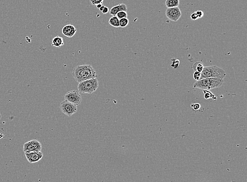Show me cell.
<instances>
[{"label": "cell", "instance_id": "1", "mask_svg": "<svg viewBox=\"0 0 247 182\" xmlns=\"http://www.w3.org/2000/svg\"><path fill=\"white\" fill-rule=\"evenodd\" d=\"M72 76L75 81L79 83L97 77L95 69L89 64L75 66L72 70Z\"/></svg>", "mask_w": 247, "mask_h": 182}, {"label": "cell", "instance_id": "2", "mask_svg": "<svg viewBox=\"0 0 247 182\" xmlns=\"http://www.w3.org/2000/svg\"><path fill=\"white\" fill-rule=\"evenodd\" d=\"M224 83V79L216 78H207L196 81L193 88L203 90H210L220 87Z\"/></svg>", "mask_w": 247, "mask_h": 182}, {"label": "cell", "instance_id": "3", "mask_svg": "<svg viewBox=\"0 0 247 182\" xmlns=\"http://www.w3.org/2000/svg\"><path fill=\"white\" fill-rule=\"evenodd\" d=\"M200 79L207 78H216L224 79L226 75L225 71L216 65L204 67L201 73Z\"/></svg>", "mask_w": 247, "mask_h": 182}, {"label": "cell", "instance_id": "4", "mask_svg": "<svg viewBox=\"0 0 247 182\" xmlns=\"http://www.w3.org/2000/svg\"><path fill=\"white\" fill-rule=\"evenodd\" d=\"M98 87V81L95 78L79 83L78 90L82 94H92L97 90Z\"/></svg>", "mask_w": 247, "mask_h": 182}, {"label": "cell", "instance_id": "5", "mask_svg": "<svg viewBox=\"0 0 247 182\" xmlns=\"http://www.w3.org/2000/svg\"><path fill=\"white\" fill-rule=\"evenodd\" d=\"M60 108L62 113L68 117L73 115L78 110L77 106L66 100H63L61 103Z\"/></svg>", "mask_w": 247, "mask_h": 182}, {"label": "cell", "instance_id": "6", "mask_svg": "<svg viewBox=\"0 0 247 182\" xmlns=\"http://www.w3.org/2000/svg\"><path fill=\"white\" fill-rule=\"evenodd\" d=\"M42 148V144L39 141L33 140L24 143L23 150L24 153L40 152Z\"/></svg>", "mask_w": 247, "mask_h": 182}, {"label": "cell", "instance_id": "7", "mask_svg": "<svg viewBox=\"0 0 247 182\" xmlns=\"http://www.w3.org/2000/svg\"><path fill=\"white\" fill-rule=\"evenodd\" d=\"M64 98L65 100L76 106L79 105L82 101L81 96L76 90L68 91L64 95Z\"/></svg>", "mask_w": 247, "mask_h": 182}, {"label": "cell", "instance_id": "8", "mask_svg": "<svg viewBox=\"0 0 247 182\" xmlns=\"http://www.w3.org/2000/svg\"><path fill=\"white\" fill-rule=\"evenodd\" d=\"M181 12L179 7L167 8L166 11V15L171 21L176 22L181 16Z\"/></svg>", "mask_w": 247, "mask_h": 182}, {"label": "cell", "instance_id": "9", "mask_svg": "<svg viewBox=\"0 0 247 182\" xmlns=\"http://www.w3.org/2000/svg\"><path fill=\"white\" fill-rule=\"evenodd\" d=\"M26 160L30 163H34L39 162L42 157L43 154L40 152H34L31 153H24Z\"/></svg>", "mask_w": 247, "mask_h": 182}, {"label": "cell", "instance_id": "10", "mask_svg": "<svg viewBox=\"0 0 247 182\" xmlns=\"http://www.w3.org/2000/svg\"><path fill=\"white\" fill-rule=\"evenodd\" d=\"M76 28L72 24L66 25L64 27L62 30V32L64 36L68 37H72L76 33Z\"/></svg>", "mask_w": 247, "mask_h": 182}, {"label": "cell", "instance_id": "11", "mask_svg": "<svg viewBox=\"0 0 247 182\" xmlns=\"http://www.w3.org/2000/svg\"><path fill=\"white\" fill-rule=\"evenodd\" d=\"M127 6L126 4L122 3L120 4L117 6H114L111 8L110 10L109 11V14L112 15L113 16H116V14L118 13L120 11H127Z\"/></svg>", "mask_w": 247, "mask_h": 182}, {"label": "cell", "instance_id": "12", "mask_svg": "<svg viewBox=\"0 0 247 182\" xmlns=\"http://www.w3.org/2000/svg\"><path fill=\"white\" fill-rule=\"evenodd\" d=\"M64 45V41L62 37L59 36H56L53 39L52 41V45L56 48H60L61 46Z\"/></svg>", "mask_w": 247, "mask_h": 182}, {"label": "cell", "instance_id": "13", "mask_svg": "<svg viewBox=\"0 0 247 182\" xmlns=\"http://www.w3.org/2000/svg\"><path fill=\"white\" fill-rule=\"evenodd\" d=\"M179 4V0H166V6L167 8L178 7Z\"/></svg>", "mask_w": 247, "mask_h": 182}, {"label": "cell", "instance_id": "14", "mask_svg": "<svg viewBox=\"0 0 247 182\" xmlns=\"http://www.w3.org/2000/svg\"><path fill=\"white\" fill-rule=\"evenodd\" d=\"M109 23L111 26L116 27V28H118V27H120L119 19L116 17V16L111 17L110 19H109Z\"/></svg>", "mask_w": 247, "mask_h": 182}, {"label": "cell", "instance_id": "15", "mask_svg": "<svg viewBox=\"0 0 247 182\" xmlns=\"http://www.w3.org/2000/svg\"><path fill=\"white\" fill-rule=\"evenodd\" d=\"M204 67L205 66H203L202 63H201L200 62H196L192 65V68L195 71L199 72L201 73Z\"/></svg>", "mask_w": 247, "mask_h": 182}, {"label": "cell", "instance_id": "16", "mask_svg": "<svg viewBox=\"0 0 247 182\" xmlns=\"http://www.w3.org/2000/svg\"><path fill=\"white\" fill-rule=\"evenodd\" d=\"M129 21L128 18H124L119 20V24L120 27L122 28H124L127 27L129 24Z\"/></svg>", "mask_w": 247, "mask_h": 182}, {"label": "cell", "instance_id": "17", "mask_svg": "<svg viewBox=\"0 0 247 182\" xmlns=\"http://www.w3.org/2000/svg\"><path fill=\"white\" fill-rule=\"evenodd\" d=\"M203 92L204 93V98L205 100H208L211 98L214 99L215 95L210 92L209 90H203Z\"/></svg>", "mask_w": 247, "mask_h": 182}, {"label": "cell", "instance_id": "18", "mask_svg": "<svg viewBox=\"0 0 247 182\" xmlns=\"http://www.w3.org/2000/svg\"><path fill=\"white\" fill-rule=\"evenodd\" d=\"M116 16L119 20H120L124 18H127L128 14L126 13V12H125V11H120L116 14Z\"/></svg>", "mask_w": 247, "mask_h": 182}, {"label": "cell", "instance_id": "19", "mask_svg": "<svg viewBox=\"0 0 247 182\" xmlns=\"http://www.w3.org/2000/svg\"><path fill=\"white\" fill-rule=\"evenodd\" d=\"M171 61H172V63H171V66L172 67H174V69H176L179 67L180 61L178 59L173 58L171 59Z\"/></svg>", "mask_w": 247, "mask_h": 182}, {"label": "cell", "instance_id": "20", "mask_svg": "<svg viewBox=\"0 0 247 182\" xmlns=\"http://www.w3.org/2000/svg\"><path fill=\"white\" fill-rule=\"evenodd\" d=\"M201 73L199 72L195 71L194 74H193V79H195L196 81H199L200 80V78H201Z\"/></svg>", "mask_w": 247, "mask_h": 182}, {"label": "cell", "instance_id": "21", "mask_svg": "<svg viewBox=\"0 0 247 182\" xmlns=\"http://www.w3.org/2000/svg\"><path fill=\"white\" fill-rule=\"evenodd\" d=\"M190 18H191V19L192 20H193V21H195V20H197L198 19H199V18H198V16L197 14L196 13V11H195L194 12H193L191 14V15H190Z\"/></svg>", "mask_w": 247, "mask_h": 182}, {"label": "cell", "instance_id": "22", "mask_svg": "<svg viewBox=\"0 0 247 182\" xmlns=\"http://www.w3.org/2000/svg\"><path fill=\"white\" fill-rule=\"evenodd\" d=\"M103 2V0H91V2L93 6H97L99 4H102Z\"/></svg>", "mask_w": 247, "mask_h": 182}, {"label": "cell", "instance_id": "23", "mask_svg": "<svg viewBox=\"0 0 247 182\" xmlns=\"http://www.w3.org/2000/svg\"><path fill=\"white\" fill-rule=\"evenodd\" d=\"M191 107H192L193 109L194 110H195V111H197V110H199L200 108V107H201V106H200V104H199V103H195V104H193L191 105Z\"/></svg>", "mask_w": 247, "mask_h": 182}, {"label": "cell", "instance_id": "24", "mask_svg": "<svg viewBox=\"0 0 247 182\" xmlns=\"http://www.w3.org/2000/svg\"><path fill=\"white\" fill-rule=\"evenodd\" d=\"M196 13L197 14L199 19L202 18L203 16V15H204L203 12V11H201V10H198V11H196Z\"/></svg>", "mask_w": 247, "mask_h": 182}, {"label": "cell", "instance_id": "25", "mask_svg": "<svg viewBox=\"0 0 247 182\" xmlns=\"http://www.w3.org/2000/svg\"><path fill=\"white\" fill-rule=\"evenodd\" d=\"M109 12V8H108V7H106V6H105V7H104V8L103 10V11H102L101 12H102L103 14H105L108 13Z\"/></svg>", "mask_w": 247, "mask_h": 182}, {"label": "cell", "instance_id": "26", "mask_svg": "<svg viewBox=\"0 0 247 182\" xmlns=\"http://www.w3.org/2000/svg\"><path fill=\"white\" fill-rule=\"evenodd\" d=\"M96 6H97V8L99 9V8H100L102 6V4H97V5Z\"/></svg>", "mask_w": 247, "mask_h": 182}, {"label": "cell", "instance_id": "27", "mask_svg": "<svg viewBox=\"0 0 247 182\" xmlns=\"http://www.w3.org/2000/svg\"><path fill=\"white\" fill-rule=\"evenodd\" d=\"M104 7H105V6H101V8H99L100 11H101V12H102V11H103V9H104Z\"/></svg>", "mask_w": 247, "mask_h": 182}, {"label": "cell", "instance_id": "28", "mask_svg": "<svg viewBox=\"0 0 247 182\" xmlns=\"http://www.w3.org/2000/svg\"><path fill=\"white\" fill-rule=\"evenodd\" d=\"M0 116H1V115H0ZM0 118H1V117H0Z\"/></svg>", "mask_w": 247, "mask_h": 182}]
</instances>
